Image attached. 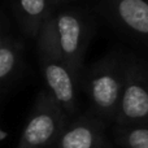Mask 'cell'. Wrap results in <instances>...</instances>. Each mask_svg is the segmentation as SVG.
I'll return each mask as SVG.
<instances>
[{
	"mask_svg": "<svg viewBox=\"0 0 148 148\" xmlns=\"http://www.w3.org/2000/svg\"><path fill=\"white\" fill-rule=\"evenodd\" d=\"M125 57L112 51L96 61L84 77V90L94 112L105 120H116L123 90Z\"/></svg>",
	"mask_w": 148,
	"mask_h": 148,
	"instance_id": "cell-1",
	"label": "cell"
},
{
	"mask_svg": "<svg viewBox=\"0 0 148 148\" xmlns=\"http://www.w3.org/2000/svg\"><path fill=\"white\" fill-rule=\"evenodd\" d=\"M40 31L66 62L74 77L79 79L84 52L90 40V27L86 18L72 9L51 12Z\"/></svg>",
	"mask_w": 148,
	"mask_h": 148,
	"instance_id": "cell-2",
	"label": "cell"
},
{
	"mask_svg": "<svg viewBox=\"0 0 148 148\" xmlns=\"http://www.w3.org/2000/svg\"><path fill=\"white\" fill-rule=\"evenodd\" d=\"M66 127V113L47 91H40L22 131L18 148H49Z\"/></svg>",
	"mask_w": 148,
	"mask_h": 148,
	"instance_id": "cell-3",
	"label": "cell"
},
{
	"mask_svg": "<svg viewBox=\"0 0 148 148\" xmlns=\"http://www.w3.org/2000/svg\"><path fill=\"white\" fill-rule=\"evenodd\" d=\"M117 126L148 125V65L134 56L125 57V78Z\"/></svg>",
	"mask_w": 148,
	"mask_h": 148,
	"instance_id": "cell-4",
	"label": "cell"
},
{
	"mask_svg": "<svg viewBox=\"0 0 148 148\" xmlns=\"http://www.w3.org/2000/svg\"><path fill=\"white\" fill-rule=\"evenodd\" d=\"M38 51L39 62L47 91L56 103L64 109L66 114H74L77 110V83L78 79L74 77L66 62L60 57L51 42L43 33H39Z\"/></svg>",
	"mask_w": 148,
	"mask_h": 148,
	"instance_id": "cell-5",
	"label": "cell"
},
{
	"mask_svg": "<svg viewBox=\"0 0 148 148\" xmlns=\"http://www.w3.org/2000/svg\"><path fill=\"white\" fill-rule=\"evenodd\" d=\"M99 5L118 29L148 44V1L99 0Z\"/></svg>",
	"mask_w": 148,
	"mask_h": 148,
	"instance_id": "cell-6",
	"label": "cell"
},
{
	"mask_svg": "<svg viewBox=\"0 0 148 148\" xmlns=\"http://www.w3.org/2000/svg\"><path fill=\"white\" fill-rule=\"evenodd\" d=\"M103 131L99 121L90 117H81L66 126L55 148H100Z\"/></svg>",
	"mask_w": 148,
	"mask_h": 148,
	"instance_id": "cell-7",
	"label": "cell"
},
{
	"mask_svg": "<svg viewBox=\"0 0 148 148\" xmlns=\"http://www.w3.org/2000/svg\"><path fill=\"white\" fill-rule=\"evenodd\" d=\"M16 17L26 35L38 38L43 23L52 12L49 0H10Z\"/></svg>",
	"mask_w": 148,
	"mask_h": 148,
	"instance_id": "cell-8",
	"label": "cell"
},
{
	"mask_svg": "<svg viewBox=\"0 0 148 148\" xmlns=\"http://www.w3.org/2000/svg\"><path fill=\"white\" fill-rule=\"evenodd\" d=\"M22 44L13 38H8L0 49V88L13 73L21 61Z\"/></svg>",
	"mask_w": 148,
	"mask_h": 148,
	"instance_id": "cell-9",
	"label": "cell"
},
{
	"mask_svg": "<svg viewBox=\"0 0 148 148\" xmlns=\"http://www.w3.org/2000/svg\"><path fill=\"white\" fill-rule=\"evenodd\" d=\"M116 136L123 148H148V125L117 126Z\"/></svg>",
	"mask_w": 148,
	"mask_h": 148,
	"instance_id": "cell-10",
	"label": "cell"
},
{
	"mask_svg": "<svg viewBox=\"0 0 148 148\" xmlns=\"http://www.w3.org/2000/svg\"><path fill=\"white\" fill-rule=\"evenodd\" d=\"M9 38V35L5 31V25H4V18H3L1 13H0V49L4 46V43L7 42V39Z\"/></svg>",
	"mask_w": 148,
	"mask_h": 148,
	"instance_id": "cell-11",
	"label": "cell"
},
{
	"mask_svg": "<svg viewBox=\"0 0 148 148\" xmlns=\"http://www.w3.org/2000/svg\"><path fill=\"white\" fill-rule=\"evenodd\" d=\"M51 1V5H60V4H66V3H70V1H74V0H49Z\"/></svg>",
	"mask_w": 148,
	"mask_h": 148,
	"instance_id": "cell-12",
	"label": "cell"
}]
</instances>
